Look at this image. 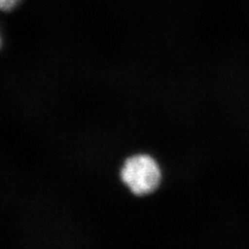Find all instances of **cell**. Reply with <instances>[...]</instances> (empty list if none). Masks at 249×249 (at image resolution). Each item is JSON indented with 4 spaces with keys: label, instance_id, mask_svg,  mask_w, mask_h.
<instances>
[{
    "label": "cell",
    "instance_id": "cell-1",
    "mask_svg": "<svg viewBox=\"0 0 249 249\" xmlns=\"http://www.w3.org/2000/svg\"><path fill=\"white\" fill-rule=\"evenodd\" d=\"M121 178L135 195L142 196L159 187L161 178L158 163L149 155H136L125 160Z\"/></svg>",
    "mask_w": 249,
    "mask_h": 249
},
{
    "label": "cell",
    "instance_id": "cell-2",
    "mask_svg": "<svg viewBox=\"0 0 249 249\" xmlns=\"http://www.w3.org/2000/svg\"><path fill=\"white\" fill-rule=\"evenodd\" d=\"M20 0H0V10L10 11L14 9Z\"/></svg>",
    "mask_w": 249,
    "mask_h": 249
}]
</instances>
